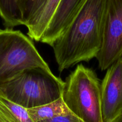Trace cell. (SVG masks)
Segmentation results:
<instances>
[{"label":"cell","instance_id":"6da1fadb","mask_svg":"<svg viewBox=\"0 0 122 122\" xmlns=\"http://www.w3.org/2000/svg\"><path fill=\"white\" fill-rule=\"evenodd\" d=\"M105 0H86L52 45L60 72L97 57L101 49Z\"/></svg>","mask_w":122,"mask_h":122},{"label":"cell","instance_id":"7a4b0ae2","mask_svg":"<svg viewBox=\"0 0 122 122\" xmlns=\"http://www.w3.org/2000/svg\"><path fill=\"white\" fill-rule=\"evenodd\" d=\"M65 81L50 70L39 67L23 70L0 84V96L26 109L62 97Z\"/></svg>","mask_w":122,"mask_h":122},{"label":"cell","instance_id":"3957f363","mask_svg":"<svg viewBox=\"0 0 122 122\" xmlns=\"http://www.w3.org/2000/svg\"><path fill=\"white\" fill-rule=\"evenodd\" d=\"M101 90L95 72L80 64L66 78L62 98L71 113L84 122H103Z\"/></svg>","mask_w":122,"mask_h":122},{"label":"cell","instance_id":"277c9868","mask_svg":"<svg viewBox=\"0 0 122 122\" xmlns=\"http://www.w3.org/2000/svg\"><path fill=\"white\" fill-rule=\"evenodd\" d=\"M35 67L50 70L32 40L19 30L0 29V84Z\"/></svg>","mask_w":122,"mask_h":122},{"label":"cell","instance_id":"5b68a950","mask_svg":"<svg viewBox=\"0 0 122 122\" xmlns=\"http://www.w3.org/2000/svg\"><path fill=\"white\" fill-rule=\"evenodd\" d=\"M122 57V0H105L101 49L96 58L102 71Z\"/></svg>","mask_w":122,"mask_h":122},{"label":"cell","instance_id":"8992f818","mask_svg":"<svg viewBox=\"0 0 122 122\" xmlns=\"http://www.w3.org/2000/svg\"><path fill=\"white\" fill-rule=\"evenodd\" d=\"M101 92L103 122H110L122 112V57L107 70Z\"/></svg>","mask_w":122,"mask_h":122},{"label":"cell","instance_id":"52a82bcc","mask_svg":"<svg viewBox=\"0 0 122 122\" xmlns=\"http://www.w3.org/2000/svg\"><path fill=\"white\" fill-rule=\"evenodd\" d=\"M86 0H61L41 38V43L52 46L64 33Z\"/></svg>","mask_w":122,"mask_h":122},{"label":"cell","instance_id":"ba28073f","mask_svg":"<svg viewBox=\"0 0 122 122\" xmlns=\"http://www.w3.org/2000/svg\"><path fill=\"white\" fill-rule=\"evenodd\" d=\"M61 0H43L40 6L27 22L28 37L31 40L40 41Z\"/></svg>","mask_w":122,"mask_h":122},{"label":"cell","instance_id":"9c48e42d","mask_svg":"<svg viewBox=\"0 0 122 122\" xmlns=\"http://www.w3.org/2000/svg\"><path fill=\"white\" fill-rule=\"evenodd\" d=\"M26 110L29 116L34 122H39L71 113L62 97L45 105Z\"/></svg>","mask_w":122,"mask_h":122},{"label":"cell","instance_id":"30bf717a","mask_svg":"<svg viewBox=\"0 0 122 122\" xmlns=\"http://www.w3.org/2000/svg\"><path fill=\"white\" fill-rule=\"evenodd\" d=\"M0 122H34L27 110L0 96Z\"/></svg>","mask_w":122,"mask_h":122},{"label":"cell","instance_id":"8fae6325","mask_svg":"<svg viewBox=\"0 0 122 122\" xmlns=\"http://www.w3.org/2000/svg\"><path fill=\"white\" fill-rule=\"evenodd\" d=\"M0 17L7 28L23 25L15 0H0Z\"/></svg>","mask_w":122,"mask_h":122},{"label":"cell","instance_id":"7c38bea8","mask_svg":"<svg viewBox=\"0 0 122 122\" xmlns=\"http://www.w3.org/2000/svg\"><path fill=\"white\" fill-rule=\"evenodd\" d=\"M43 1V0H15L21 15L23 25H26L27 22L40 6Z\"/></svg>","mask_w":122,"mask_h":122},{"label":"cell","instance_id":"4fadbf2b","mask_svg":"<svg viewBox=\"0 0 122 122\" xmlns=\"http://www.w3.org/2000/svg\"><path fill=\"white\" fill-rule=\"evenodd\" d=\"M39 122H84L72 113L59 116Z\"/></svg>","mask_w":122,"mask_h":122},{"label":"cell","instance_id":"5bb4252c","mask_svg":"<svg viewBox=\"0 0 122 122\" xmlns=\"http://www.w3.org/2000/svg\"><path fill=\"white\" fill-rule=\"evenodd\" d=\"M110 122H122V112Z\"/></svg>","mask_w":122,"mask_h":122}]
</instances>
